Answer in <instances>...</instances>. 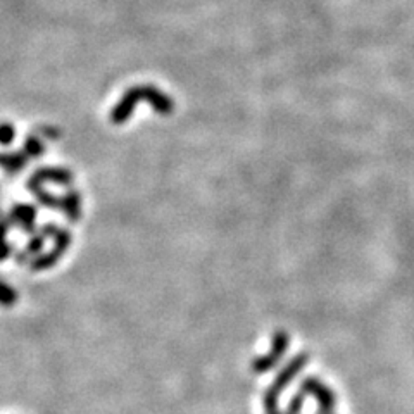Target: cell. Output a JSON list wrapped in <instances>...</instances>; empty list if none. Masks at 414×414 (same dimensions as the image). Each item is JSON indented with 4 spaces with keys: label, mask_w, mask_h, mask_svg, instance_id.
Returning a JSON list of instances; mask_svg holds the SVG:
<instances>
[{
    "label": "cell",
    "mask_w": 414,
    "mask_h": 414,
    "mask_svg": "<svg viewBox=\"0 0 414 414\" xmlns=\"http://www.w3.org/2000/svg\"><path fill=\"white\" fill-rule=\"evenodd\" d=\"M304 399L302 395H295L288 404V414H300V409H302Z\"/></svg>",
    "instance_id": "obj_4"
},
{
    "label": "cell",
    "mask_w": 414,
    "mask_h": 414,
    "mask_svg": "<svg viewBox=\"0 0 414 414\" xmlns=\"http://www.w3.org/2000/svg\"><path fill=\"white\" fill-rule=\"evenodd\" d=\"M12 299H16V293H14L6 283L0 282V304L9 306V302H12Z\"/></svg>",
    "instance_id": "obj_2"
},
{
    "label": "cell",
    "mask_w": 414,
    "mask_h": 414,
    "mask_svg": "<svg viewBox=\"0 0 414 414\" xmlns=\"http://www.w3.org/2000/svg\"><path fill=\"white\" fill-rule=\"evenodd\" d=\"M302 390L307 393H313L314 397L319 402V414H330L331 409L335 406V395L331 390H328L326 386L321 385V383L313 382V379H307L302 385Z\"/></svg>",
    "instance_id": "obj_1"
},
{
    "label": "cell",
    "mask_w": 414,
    "mask_h": 414,
    "mask_svg": "<svg viewBox=\"0 0 414 414\" xmlns=\"http://www.w3.org/2000/svg\"><path fill=\"white\" fill-rule=\"evenodd\" d=\"M12 135H14V130L9 123L0 124V144L3 145L9 144V141L12 140Z\"/></svg>",
    "instance_id": "obj_3"
}]
</instances>
